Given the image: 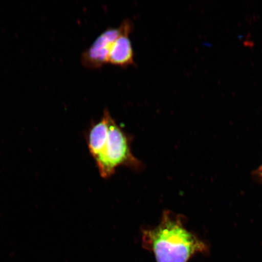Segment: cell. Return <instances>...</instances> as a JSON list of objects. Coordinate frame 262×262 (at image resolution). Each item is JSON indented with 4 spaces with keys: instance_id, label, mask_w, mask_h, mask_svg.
<instances>
[{
    "instance_id": "obj_1",
    "label": "cell",
    "mask_w": 262,
    "mask_h": 262,
    "mask_svg": "<svg viewBox=\"0 0 262 262\" xmlns=\"http://www.w3.org/2000/svg\"><path fill=\"white\" fill-rule=\"evenodd\" d=\"M142 242L146 250L155 254L157 262H187L205 249L204 244L169 211H164L157 227L143 230Z\"/></svg>"
},
{
    "instance_id": "obj_2",
    "label": "cell",
    "mask_w": 262,
    "mask_h": 262,
    "mask_svg": "<svg viewBox=\"0 0 262 262\" xmlns=\"http://www.w3.org/2000/svg\"><path fill=\"white\" fill-rule=\"evenodd\" d=\"M129 142L126 133L111 116L107 140L100 152L94 158L102 178H110L121 166L140 168L141 163L131 152Z\"/></svg>"
},
{
    "instance_id": "obj_3",
    "label": "cell",
    "mask_w": 262,
    "mask_h": 262,
    "mask_svg": "<svg viewBox=\"0 0 262 262\" xmlns=\"http://www.w3.org/2000/svg\"><path fill=\"white\" fill-rule=\"evenodd\" d=\"M120 31L119 26L108 28L101 33L93 43L82 53V64L88 69L97 70L107 64L111 47Z\"/></svg>"
},
{
    "instance_id": "obj_4",
    "label": "cell",
    "mask_w": 262,
    "mask_h": 262,
    "mask_svg": "<svg viewBox=\"0 0 262 262\" xmlns=\"http://www.w3.org/2000/svg\"><path fill=\"white\" fill-rule=\"evenodd\" d=\"M120 27V34L111 47L107 63L126 68L134 63V51L129 37L133 29L132 21L124 19Z\"/></svg>"
},
{
    "instance_id": "obj_5",
    "label": "cell",
    "mask_w": 262,
    "mask_h": 262,
    "mask_svg": "<svg viewBox=\"0 0 262 262\" xmlns=\"http://www.w3.org/2000/svg\"><path fill=\"white\" fill-rule=\"evenodd\" d=\"M261 169H262V168H261ZM261 171H262V170H261Z\"/></svg>"
}]
</instances>
